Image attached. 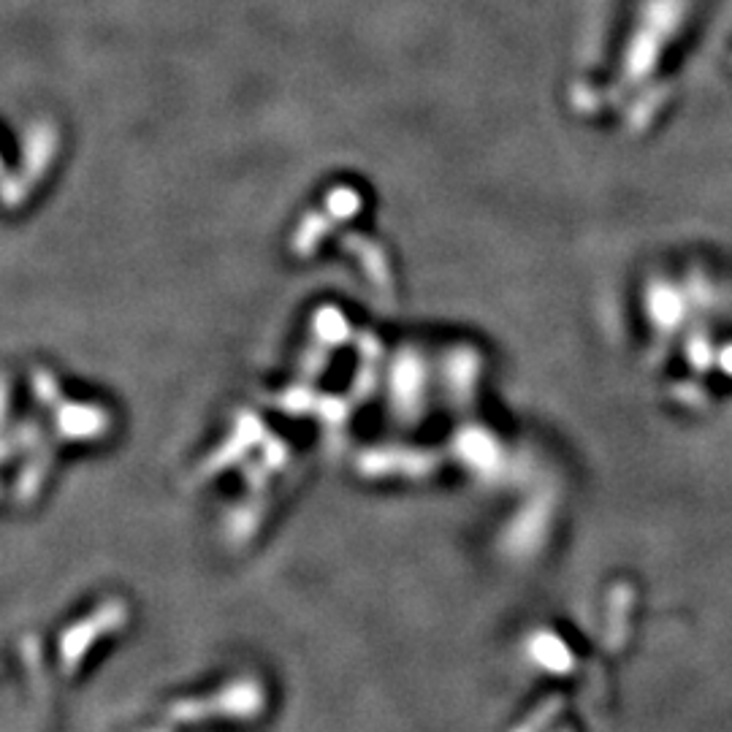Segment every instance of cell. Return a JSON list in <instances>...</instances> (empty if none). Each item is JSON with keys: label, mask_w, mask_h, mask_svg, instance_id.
I'll return each instance as SVG.
<instances>
[{"label": "cell", "mask_w": 732, "mask_h": 732, "mask_svg": "<svg viewBox=\"0 0 732 732\" xmlns=\"http://www.w3.org/2000/svg\"><path fill=\"white\" fill-rule=\"evenodd\" d=\"M263 711H266V689L258 678L247 676L231 681L215 695L185 697V700L169 705L160 722L171 724L174 730H177V724H193L198 719H207V716H223V719H234V722H255L258 716H263Z\"/></svg>", "instance_id": "cell-1"}, {"label": "cell", "mask_w": 732, "mask_h": 732, "mask_svg": "<svg viewBox=\"0 0 732 732\" xmlns=\"http://www.w3.org/2000/svg\"><path fill=\"white\" fill-rule=\"evenodd\" d=\"M128 621L125 605L122 602H109L104 608L95 610V616L79 621L71 629L60 635V673L66 681L79 673V667L85 662V654L93 648V643L106 632L120 629Z\"/></svg>", "instance_id": "cell-2"}, {"label": "cell", "mask_w": 732, "mask_h": 732, "mask_svg": "<svg viewBox=\"0 0 732 732\" xmlns=\"http://www.w3.org/2000/svg\"><path fill=\"white\" fill-rule=\"evenodd\" d=\"M19 654H22V665L28 670L30 676V692L36 697L38 714L44 716L47 722H52V684L47 678V667H44V659L38 654V643L36 638H25L19 643Z\"/></svg>", "instance_id": "cell-3"}, {"label": "cell", "mask_w": 732, "mask_h": 732, "mask_svg": "<svg viewBox=\"0 0 732 732\" xmlns=\"http://www.w3.org/2000/svg\"><path fill=\"white\" fill-rule=\"evenodd\" d=\"M532 651H535L537 662L543 667H548V670H554V673H564V670L573 667V659H570L567 646H562V643L556 638H551V635H543V638L537 640L535 646H532Z\"/></svg>", "instance_id": "cell-4"}, {"label": "cell", "mask_w": 732, "mask_h": 732, "mask_svg": "<svg viewBox=\"0 0 732 732\" xmlns=\"http://www.w3.org/2000/svg\"><path fill=\"white\" fill-rule=\"evenodd\" d=\"M559 711H562V697L556 695V697H551V700H545V703L537 705L535 711L529 714V719L518 724L513 732H543L545 727L551 724V719L559 714Z\"/></svg>", "instance_id": "cell-5"}, {"label": "cell", "mask_w": 732, "mask_h": 732, "mask_svg": "<svg viewBox=\"0 0 732 732\" xmlns=\"http://www.w3.org/2000/svg\"><path fill=\"white\" fill-rule=\"evenodd\" d=\"M139 732H177V730H174L171 724L160 722V724H152V727H144V730H139Z\"/></svg>", "instance_id": "cell-6"}]
</instances>
